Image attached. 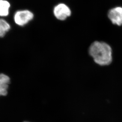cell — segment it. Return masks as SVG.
I'll use <instances>...</instances> for the list:
<instances>
[{"label":"cell","instance_id":"obj_4","mask_svg":"<svg viewBox=\"0 0 122 122\" xmlns=\"http://www.w3.org/2000/svg\"><path fill=\"white\" fill-rule=\"evenodd\" d=\"M107 16L113 24L122 25V7L118 6L112 8L108 12Z\"/></svg>","mask_w":122,"mask_h":122},{"label":"cell","instance_id":"obj_2","mask_svg":"<svg viewBox=\"0 0 122 122\" xmlns=\"http://www.w3.org/2000/svg\"><path fill=\"white\" fill-rule=\"evenodd\" d=\"M34 18L33 13L29 10H18L14 15V22L19 26H24L32 20Z\"/></svg>","mask_w":122,"mask_h":122},{"label":"cell","instance_id":"obj_1","mask_svg":"<svg viewBox=\"0 0 122 122\" xmlns=\"http://www.w3.org/2000/svg\"><path fill=\"white\" fill-rule=\"evenodd\" d=\"M88 52L94 62L101 66H109L113 61L112 48L104 42H94L89 47Z\"/></svg>","mask_w":122,"mask_h":122},{"label":"cell","instance_id":"obj_6","mask_svg":"<svg viewBox=\"0 0 122 122\" xmlns=\"http://www.w3.org/2000/svg\"><path fill=\"white\" fill-rule=\"evenodd\" d=\"M11 29L10 23L6 20L0 18V38H3Z\"/></svg>","mask_w":122,"mask_h":122},{"label":"cell","instance_id":"obj_7","mask_svg":"<svg viewBox=\"0 0 122 122\" xmlns=\"http://www.w3.org/2000/svg\"><path fill=\"white\" fill-rule=\"evenodd\" d=\"M10 79L7 75L4 74H0V84H8L10 83Z\"/></svg>","mask_w":122,"mask_h":122},{"label":"cell","instance_id":"obj_3","mask_svg":"<svg viewBox=\"0 0 122 122\" xmlns=\"http://www.w3.org/2000/svg\"><path fill=\"white\" fill-rule=\"evenodd\" d=\"M55 18L60 21H64L71 15V10L68 6L63 3L56 5L53 10Z\"/></svg>","mask_w":122,"mask_h":122},{"label":"cell","instance_id":"obj_8","mask_svg":"<svg viewBox=\"0 0 122 122\" xmlns=\"http://www.w3.org/2000/svg\"><path fill=\"white\" fill-rule=\"evenodd\" d=\"M8 84H0V96H5L8 94Z\"/></svg>","mask_w":122,"mask_h":122},{"label":"cell","instance_id":"obj_5","mask_svg":"<svg viewBox=\"0 0 122 122\" xmlns=\"http://www.w3.org/2000/svg\"><path fill=\"white\" fill-rule=\"evenodd\" d=\"M10 6V4L7 0H0V17L8 16Z\"/></svg>","mask_w":122,"mask_h":122},{"label":"cell","instance_id":"obj_9","mask_svg":"<svg viewBox=\"0 0 122 122\" xmlns=\"http://www.w3.org/2000/svg\"><path fill=\"white\" fill-rule=\"evenodd\" d=\"M27 122V121H25V122Z\"/></svg>","mask_w":122,"mask_h":122}]
</instances>
